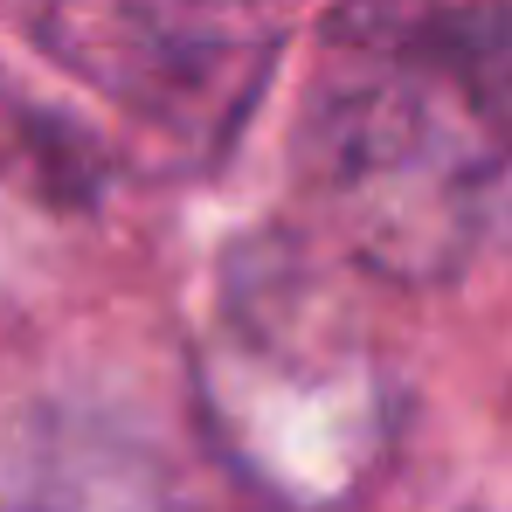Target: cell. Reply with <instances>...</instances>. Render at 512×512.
I'll use <instances>...</instances> for the list:
<instances>
[{
	"instance_id": "2",
	"label": "cell",
	"mask_w": 512,
	"mask_h": 512,
	"mask_svg": "<svg viewBox=\"0 0 512 512\" xmlns=\"http://www.w3.org/2000/svg\"><path fill=\"white\" fill-rule=\"evenodd\" d=\"M201 423L263 506L346 512L395 450V381L291 243H250L194 360Z\"/></svg>"
},
{
	"instance_id": "4",
	"label": "cell",
	"mask_w": 512,
	"mask_h": 512,
	"mask_svg": "<svg viewBox=\"0 0 512 512\" xmlns=\"http://www.w3.org/2000/svg\"><path fill=\"white\" fill-rule=\"evenodd\" d=\"M326 42L360 56L499 63L512 56V0H340Z\"/></svg>"
},
{
	"instance_id": "5",
	"label": "cell",
	"mask_w": 512,
	"mask_h": 512,
	"mask_svg": "<svg viewBox=\"0 0 512 512\" xmlns=\"http://www.w3.org/2000/svg\"><path fill=\"white\" fill-rule=\"evenodd\" d=\"M0 167L21 173L49 201H90L97 194V173H104L90 139H77L49 111H28L14 97H0Z\"/></svg>"
},
{
	"instance_id": "3",
	"label": "cell",
	"mask_w": 512,
	"mask_h": 512,
	"mask_svg": "<svg viewBox=\"0 0 512 512\" xmlns=\"http://www.w3.org/2000/svg\"><path fill=\"white\" fill-rule=\"evenodd\" d=\"M35 42L194 160L236 146L277 63L256 0H35Z\"/></svg>"
},
{
	"instance_id": "1",
	"label": "cell",
	"mask_w": 512,
	"mask_h": 512,
	"mask_svg": "<svg viewBox=\"0 0 512 512\" xmlns=\"http://www.w3.org/2000/svg\"><path fill=\"white\" fill-rule=\"evenodd\" d=\"M333 56L305 111L312 201L360 270L388 284H450L499 229L512 56Z\"/></svg>"
},
{
	"instance_id": "6",
	"label": "cell",
	"mask_w": 512,
	"mask_h": 512,
	"mask_svg": "<svg viewBox=\"0 0 512 512\" xmlns=\"http://www.w3.org/2000/svg\"><path fill=\"white\" fill-rule=\"evenodd\" d=\"M478 512H499V506H478ZM506 512H512V506H506Z\"/></svg>"
}]
</instances>
